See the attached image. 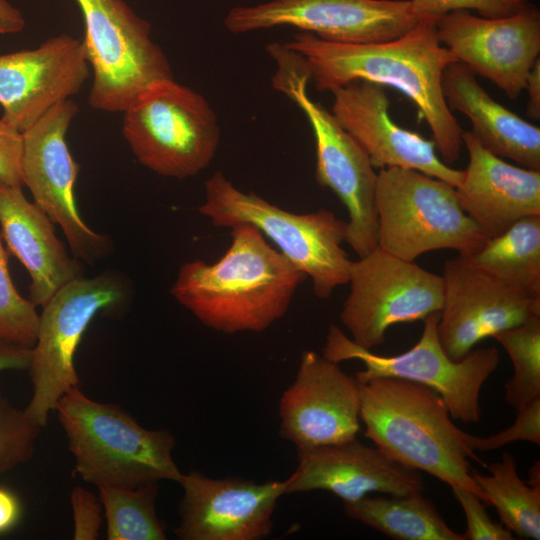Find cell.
<instances>
[{
	"instance_id": "obj_1",
	"label": "cell",
	"mask_w": 540,
	"mask_h": 540,
	"mask_svg": "<svg viewBox=\"0 0 540 540\" xmlns=\"http://www.w3.org/2000/svg\"><path fill=\"white\" fill-rule=\"evenodd\" d=\"M436 20L422 16L409 32L385 42L338 43L300 31L284 45L301 56L319 91L361 80L403 93L428 125L439 157L450 166L460 157L463 130L445 102L441 79L457 60L439 41Z\"/></svg>"
},
{
	"instance_id": "obj_2",
	"label": "cell",
	"mask_w": 540,
	"mask_h": 540,
	"mask_svg": "<svg viewBox=\"0 0 540 540\" xmlns=\"http://www.w3.org/2000/svg\"><path fill=\"white\" fill-rule=\"evenodd\" d=\"M230 230L231 244L223 256L214 263H184L170 293L212 330L262 332L287 313L307 277L253 225Z\"/></svg>"
},
{
	"instance_id": "obj_3",
	"label": "cell",
	"mask_w": 540,
	"mask_h": 540,
	"mask_svg": "<svg viewBox=\"0 0 540 540\" xmlns=\"http://www.w3.org/2000/svg\"><path fill=\"white\" fill-rule=\"evenodd\" d=\"M359 384L360 421L364 435L392 460L426 472L450 487L483 492L475 484L469 450L441 398L431 388L410 380L376 377Z\"/></svg>"
},
{
	"instance_id": "obj_4",
	"label": "cell",
	"mask_w": 540,
	"mask_h": 540,
	"mask_svg": "<svg viewBox=\"0 0 540 540\" xmlns=\"http://www.w3.org/2000/svg\"><path fill=\"white\" fill-rule=\"evenodd\" d=\"M55 411L75 460V472L100 486L136 488L183 474L173 459L175 438L165 429L142 427L117 404L89 398L79 386L65 393Z\"/></svg>"
},
{
	"instance_id": "obj_5",
	"label": "cell",
	"mask_w": 540,
	"mask_h": 540,
	"mask_svg": "<svg viewBox=\"0 0 540 540\" xmlns=\"http://www.w3.org/2000/svg\"><path fill=\"white\" fill-rule=\"evenodd\" d=\"M205 197L198 207L216 227L249 223L312 281L313 293L328 299L348 284L351 260L342 248L347 222L326 209L293 213L252 192L237 188L221 171L204 183Z\"/></svg>"
},
{
	"instance_id": "obj_6",
	"label": "cell",
	"mask_w": 540,
	"mask_h": 540,
	"mask_svg": "<svg viewBox=\"0 0 540 540\" xmlns=\"http://www.w3.org/2000/svg\"><path fill=\"white\" fill-rule=\"evenodd\" d=\"M268 52L277 64L273 87L300 108L313 131L317 183L330 189L347 209L345 242L358 257L366 256L378 246L377 172L364 149L331 111L309 97L310 77L300 56L283 44H273Z\"/></svg>"
},
{
	"instance_id": "obj_7",
	"label": "cell",
	"mask_w": 540,
	"mask_h": 540,
	"mask_svg": "<svg viewBox=\"0 0 540 540\" xmlns=\"http://www.w3.org/2000/svg\"><path fill=\"white\" fill-rule=\"evenodd\" d=\"M375 206L378 247L407 261L439 249L470 257L487 240L460 206L455 187L417 170L379 169Z\"/></svg>"
},
{
	"instance_id": "obj_8",
	"label": "cell",
	"mask_w": 540,
	"mask_h": 540,
	"mask_svg": "<svg viewBox=\"0 0 540 540\" xmlns=\"http://www.w3.org/2000/svg\"><path fill=\"white\" fill-rule=\"evenodd\" d=\"M123 113L131 151L158 175L193 177L215 157L221 132L214 110L200 93L174 79L152 85Z\"/></svg>"
},
{
	"instance_id": "obj_9",
	"label": "cell",
	"mask_w": 540,
	"mask_h": 540,
	"mask_svg": "<svg viewBox=\"0 0 540 540\" xmlns=\"http://www.w3.org/2000/svg\"><path fill=\"white\" fill-rule=\"evenodd\" d=\"M84 21L82 45L92 71L88 102L124 112L152 85L174 79L170 62L151 37V25L124 0H75Z\"/></svg>"
},
{
	"instance_id": "obj_10",
	"label": "cell",
	"mask_w": 540,
	"mask_h": 540,
	"mask_svg": "<svg viewBox=\"0 0 540 540\" xmlns=\"http://www.w3.org/2000/svg\"><path fill=\"white\" fill-rule=\"evenodd\" d=\"M439 312L426 317L420 339L407 351L393 356L362 348L336 325H330L322 355L340 363L359 360L364 369L355 379L363 383L376 377H393L423 384L438 393L452 419L476 423L481 418L480 395L484 383L497 369L496 347L471 350L460 360L451 359L437 334Z\"/></svg>"
},
{
	"instance_id": "obj_11",
	"label": "cell",
	"mask_w": 540,
	"mask_h": 540,
	"mask_svg": "<svg viewBox=\"0 0 540 540\" xmlns=\"http://www.w3.org/2000/svg\"><path fill=\"white\" fill-rule=\"evenodd\" d=\"M124 298L122 281L103 273L69 282L43 306L28 369L32 396L24 409L40 427L47 424L59 399L79 386L74 358L90 322L97 313L119 306Z\"/></svg>"
},
{
	"instance_id": "obj_12",
	"label": "cell",
	"mask_w": 540,
	"mask_h": 540,
	"mask_svg": "<svg viewBox=\"0 0 540 540\" xmlns=\"http://www.w3.org/2000/svg\"><path fill=\"white\" fill-rule=\"evenodd\" d=\"M340 321L358 346L372 350L399 323L424 320L443 306V279L380 247L351 262Z\"/></svg>"
},
{
	"instance_id": "obj_13",
	"label": "cell",
	"mask_w": 540,
	"mask_h": 540,
	"mask_svg": "<svg viewBox=\"0 0 540 540\" xmlns=\"http://www.w3.org/2000/svg\"><path fill=\"white\" fill-rule=\"evenodd\" d=\"M420 18L410 0H270L230 9L224 26L234 34L289 26L326 41L366 44L401 37Z\"/></svg>"
},
{
	"instance_id": "obj_14",
	"label": "cell",
	"mask_w": 540,
	"mask_h": 540,
	"mask_svg": "<svg viewBox=\"0 0 540 540\" xmlns=\"http://www.w3.org/2000/svg\"><path fill=\"white\" fill-rule=\"evenodd\" d=\"M77 112L71 99L64 100L22 132L21 171L33 202L61 227L73 256L92 262L107 254L109 241L87 226L75 201L79 166L66 134Z\"/></svg>"
},
{
	"instance_id": "obj_15",
	"label": "cell",
	"mask_w": 540,
	"mask_h": 540,
	"mask_svg": "<svg viewBox=\"0 0 540 540\" xmlns=\"http://www.w3.org/2000/svg\"><path fill=\"white\" fill-rule=\"evenodd\" d=\"M436 28L439 41L458 62L510 99L521 95L540 55V10L535 4L500 18L454 10L438 17Z\"/></svg>"
},
{
	"instance_id": "obj_16",
	"label": "cell",
	"mask_w": 540,
	"mask_h": 540,
	"mask_svg": "<svg viewBox=\"0 0 540 540\" xmlns=\"http://www.w3.org/2000/svg\"><path fill=\"white\" fill-rule=\"evenodd\" d=\"M439 341L453 360L465 357L485 338L540 316V298L531 297L457 255L443 267Z\"/></svg>"
},
{
	"instance_id": "obj_17",
	"label": "cell",
	"mask_w": 540,
	"mask_h": 540,
	"mask_svg": "<svg viewBox=\"0 0 540 540\" xmlns=\"http://www.w3.org/2000/svg\"><path fill=\"white\" fill-rule=\"evenodd\" d=\"M180 540H260L272 532V516L286 493L287 479L257 483L237 477L211 478L198 471L183 474Z\"/></svg>"
},
{
	"instance_id": "obj_18",
	"label": "cell",
	"mask_w": 540,
	"mask_h": 540,
	"mask_svg": "<svg viewBox=\"0 0 540 540\" xmlns=\"http://www.w3.org/2000/svg\"><path fill=\"white\" fill-rule=\"evenodd\" d=\"M279 416L281 436L297 449L350 441L360 431L359 384L339 363L305 351L280 398Z\"/></svg>"
},
{
	"instance_id": "obj_19",
	"label": "cell",
	"mask_w": 540,
	"mask_h": 540,
	"mask_svg": "<svg viewBox=\"0 0 540 540\" xmlns=\"http://www.w3.org/2000/svg\"><path fill=\"white\" fill-rule=\"evenodd\" d=\"M89 75L82 41L68 34L50 37L34 49L0 55V119L23 132L54 105L77 94Z\"/></svg>"
},
{
	"instance_id": "obj_20",
	"label": "cell",
	"mask_w": 540,
	"mask_h": 540,
	"mask_svg": "<svg viewBox=\"0 0 540 540\" xmlns=\"http://www.w3.org/2000/svg\"><path fill=\"white\" fill-rule=\"evenodd\" d=\"M331 113L367 153L374 168L413 169L457 187L463 171L444 163L435 144L395 123L384 86L354 81L331 91Z\"/></svg>"
},
{
	"instance_id": "obj_21",
	"label": "cell",
	"mask_w": 540,
	"mask_h": 540,
	"mask_svg": "<svg viewBox=\"0 0 540 540\" xmlns=\"http://www.w3.org/2000/svg\"><path fill=\"white\" fill-rule=\"evenodd\" d=\"M298 466L287 478L286 493L326 490L343 502L369 493L406 495L423 493L419 471L406 467L377 447L357 438L347 442L297 449Z\"/></svg>"
},
{
	"instance_id": "obj_22",
	"label": "cell",
	"mask_w": 540,
	"mask_h": 540,
	"mask_svg": "<svg viewBox=\"0 0 540 540\" xmlns=\"http://www.w3.org/2000/svg\"><path fill=\"white\" fill-rule=\"evenodd\" d=\"M462 144L469 162L455 187L457 199L487 238L503 233L524 217L540 215V171L492 154L470 131L462 132Z\"/></svg>"
},
{
	"instance_id": "obj_23",
	"label": "cell",
	"mask_w": 540,
	"mask_h": 540,
	"mask_svg": "<svg viewBox=\"0 0 540 540\" xmlns=\"http://www.w3.org/2000/svg\"><path fill=\"white\" fill-rule=\"evenodd\" d=\"M0 225L11 252L31 278L30 300L44 306L62 287L82 276L78 259L57 238L53 222L21 186L0 182Z\"/></svg>"
},
{
	"instance_id": "obj_24",
	"label": "cell",
	"mask_w": 540,
	"mask_h": 540,
	"mask_svg": "<svg viewBox=\"0 0 540 540\" xmlns=\"http://www.w3.org/2000/svg\"><path fill=\"white\" fill-rule=\"evenodd\" d=\"M450 111L464 114L471 134L489 152L516 165L540 171V128L494 100L461 62L449 64L441 79Z\"/></svg>"
},
{
	"instance_id": "obj_25",
	"label": "cell",
	"mask_w": 540,
	"mask_h": 540,
	"mask_svg": "<svg viewBox=\"0 0 540 540\" xmlns=\"http://www.w3.org/2000/svg\"><path fill=\"white\" fill-rule=\"evenodd\" d=\"M345 513L392 539L397 540H465L440 515L423 493L406 495L364 496L343 502Z\"/></svg>"
},
{
	"instance_id": "obj_26",
	"label": "cell",
	"mask_w": 540,
	"mask_h": 540,
	"mask_svg": "<svg viewBox=\"0 0 540 540\" xmlns=\"http://www.w3.org/2000/svg\"><path fill=\"white\" fill-rule=\"evenodd\" d=\"M490 474L472 470L471 475L483 492L486 505L493 506L500 522L523 539H540V465L529 469V484L517 473L515 458L503 452L500 461L491 463Z\"/></svg>"
},
{
	"instance_id": "obj_27",
	"label": "cell",
	"mask_w": 540,
	"mask_h": 540,
	"mask_svg": "<svg viewBox=\"0 0 540 540\" xmlns=\"http://www.w3.org/2000/svg\"><path fill=\"white\" fill-rule=\"evenodd\" d=\"M469 260L521 292L540 298V215L524 217L487 238Z\"/></svg>"
},
{
	"instance_id": "obj_28",
	"label": "cell",
	"mask_w": 540,
	"mask_h": 540,
	"mask_svg": "<svg viewBox=\"0 0 540 540\" xmlns=\"http://www.w3.org/2000/svg\"><path fill=\"white\" fill-rule=\"evenodd\" d=\"M158 489V483L136 488L98 487L107 539L165 540V526L155 507Z\"/></svg>"
},
{
	"instance_id": "obj_29",
	"label": "cell",
	"mask_w": 540,
	"mask_h": 540,
	"mask_svg": "<svg viewBox=\"0 0 540 540\" xmlns=\"http://www.w3.org/2000/svg\"><path fill=\"white\" fill-rule=\"evenodd\" d=\"M492 338L502 345L513 364V375L505 384V401L517 411L540 398V316Z\"/></svg>"
},
{
	"instance_id": "obj_30",
	"label": "cell",
	"mask_w": 540,
	"mask_h": 540,
	"mask_svg": "<svg viewBox=\"0 0 540 540\" xmlns=\"http://www.w3.org/2000/svg\"><path fill=\"white\" fill-rule=\"evenodd\" d=\"M38 327L36 305L16 290L0 237V338L32 348L37 339Z\"/></svg>"
},
{
	"instance_id": "obj_31",
	"label": "cell",
	"mask_w": 540,
	"mask_h": 540,
	"mask_svg": "<svg viewBox=\"0 0 540 540\" xmlns=\"http://www.w3.org/2000/svg\"><path fill=\"white\" fill-rule=\"evenodd\" d=\"M41 428L0 392V474L31 460Z\"/></svg>"
},
{
	"instance_id": "obj_32",
	"label": "cell",
	"mask_w": 540,
	"mask_h": 540,
	"mask_svg": "<svg viewBox=\"0 0 540 540\" xmlns=\"http://www.w3.org/2000/svg\"><path fill=\"white\" fill-rule=\"evenodd\" d=\"M467 448L476 451H492L516 441L540 444V398L517 410L515 422L506 429L488 437H478L462 431Z\"/></svg>"
},
{
	"instance_id": "obj_33",
	"label": "cell",
	"mask_w": 540,
	"mask_h": 540,
	"mask_svg": "<svg viewBox=\"0 0 540 540\" xmlns=\"http://www.w3.org/2000/svg\"><path fill=\"white\" fill-rule=\"evenodd\" d=\"M452 493L461 506L467 529L463 533L465 540H514L513 533L501 522L493 521L486 512L484 502L473 491L452 486Z\"/></svg>"
},
{
	"instance_id": "obj_34",
	"label": "cell",
	"mask_w": 540,
	"mask_h": 540,
	"mask_svg": "<svg viewBox=\"0 0 540 540\" xmlns=\"http://www.w3.org/2000/svg\"><path fill=\"white\" fill-rule=\"evenodd\" d=\"M413 11L420 17H440L454 10L476 11L482 17L500 18L512 15L529 0H410Z\"/></svg>"
},
{
	"instance_id": "obj_35",
	"label": "cell",
	"mask_w": 540,
	"mask_h": 540,
	"mask_svg": "<svg viewBox=\"0 0 540 540\" xmlns=\"http://www.w3.org/2000/svg\"><path fill=\"white\" fill-rule=\"evenodd\" d=\"M75 540H95L99 537L103 522V507L92 492L76 486L70 495Z\"/></svg>"
},
{
	"instance_id": "obj_36",
	"label": "cell",
	"mask_w": 540,
	"mask_h": 540,
	"mask_svg": "<svg viewBox=\"0 0 540 540\" xmlns=\"http://www.w3.org/2000/svg\"><path fill=\"white\" fill-rule=\"evenodd\" d=\"M22 132L0 119V182L22 186Z\"/></svg>"
},
{
	"instance_id": "obj_37",
	"label": "cell",
	"mask_w": 540,
	"mask_h": 540,
	"mask_svg": "<svg viewBox=\"0 0 540 540\" xmlns=\"http://www.w3.org/2000/svg\"><path fill=\"white\" fill-rule=\"evenodd\" d=\"M22 514L20 498L12 490L0 486V535L16 527Z\"/></svg>"
},
{
	"instance_id": "obj_38",
	"label": "cell",
	"mask_w": 540,
	"mask_h": 540,
	"mask_svg": "<svg viewBox=\"0 0 540 540\" xmlns=\"http://www.w3.org/2000/svg\"><path fill=\"white\" fill-rule=\"evenodd\" d=\"M31 358L32 348L0 338V372L29 369Z\"/></svg>"
},
{
	"instance_id": "obj_39",
	"label": "cell",
	"mask_w": 540,
	"mask_h": 540,
	"mask_svg": "<svg viewBox=\"0 0 540 540\" xmlns=\"http://www.w3.org/2000/svg\"><path fill=\"white\" fill-rule=\"evenodd\" d=\"M524 90L527 91L526 114L533 120L540 119V57L532 66Z\"/></svg>"
},
{
	"instance_id": "obj_40",
	"label": "cell",
	"mask_w": 540,
	"mask_h": 540,
	"mask_svg": "<svg viewBox=\"0 0 540 540\" xmlns=\"http://www.w3.org/2000/svg\"><path fill=\"white\" fill-rule=\"evenodd\" d=\"M25 19L21 11L8 0H0V33L15 34L23 30Z\"/></svg>"
}]
</instances>
